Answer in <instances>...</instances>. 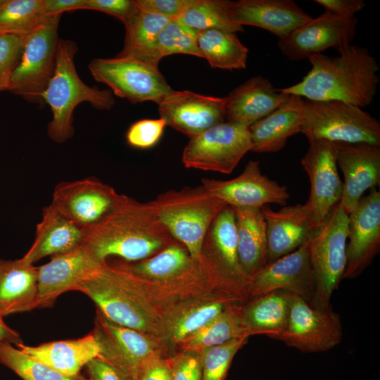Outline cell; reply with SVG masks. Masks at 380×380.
I'll use <instances>...</instances> for the list:
<instances>
[{"mask_svg":"<svg viewBox=\"0 0 380 380\" xmlns=\"http://www.w3.org/2000/svg\"><path fill=\"white\" fill-rule=\"evenodd\" d=\"M330 57L310 56L309 72L298 83L279 90L306 100L338 101L359 108L369 106L376 94L379 78L376 59L367 49L348 44L336 49Z\"/></svg>","mask_w":380,"mask_h":380,"instance_id":"cell-1","label":"cell"},{"mask_svg":"<svg viewBox=\"0 0 380 380\" xmlns=\"http://www.w3.org/2000/svg\"><path fill=\"white\" fill-rule=\"evenodd\" d=\"M175 241L149 201L141 203L123 194L101 221L87 230L82 246L99 262L115 256L133 262Z\"/></svg>","mask_w":380,"mask_h":380,"instance_id":"cell-2","label":"cell"},{"mask_svg":"<svg viewBox=\"0 0 380 380\" xmlns=\"http://www.w3.org/2000/svg\"><path fill=\"white\" fill-rule=\"evenodd\" d=\"M107 319L163 341L164 319L141 291L134 275L118 265L101 263L77 286Z\"/></svg>","mask_w":380,"mask_h":380,"instance_id":"cell-3","label":"cell"},{"mask_svg":"<svg viewBox=\"0 0 380 380\" xmlns=\"http://www.w3.org/2000/svg\"><path fill=\"white\" fill-rule=\"evenodd\" d=\"M77 51L75 42L58 39L55 71L42 94L52 112L48 136L59 144L74 134L73 111L78 104L89 102L99 110H110L115 103L110 91L89 87L80 79L74 63Z\"/></svg>","mask_w":380,"mask_h":380,"instance_id":"cell-4","label":"cell"},{"mask_svg":"<svg viewBox=\"0 0 380 380\" xmlns=\"http://www.w3.org/2000/svg\"><path fill=\"white\" fill-rule=\"evenodd\" d=\"M161 223L195 260L202 257L206 234L227 205L202 185L170 189L149 201Z\"/></svg>","mask_w":380,"mask_h":380,"instance_id":"cell-5","label":"cell"},{"mask_svg":"<svg viewBox=\"0 0 380 380\" xmlns=\"http://www.w3.org/2000/svg\"><path fill=\"white\" fill-rule=\"evenodd\" d=\"M347 236L348 214L338 202L308 241L315 279V293L310 304L312 307L331 306V296L343 279L346 266Z\"/></svg>","mask_w":380,"mask_h":380,"instance_id":"cell-6","label":"cell"},{"mask_svg":"<svg viewBox=\"0 0 380 380\" xmlns=\"http://www.w3.org/2000/svg\"><path fill=\"white\" fill-rule=\"evenodd\" d=\"M300 133L308 141L380 145L379 121L361 108L338 101L305 99Z\"/></svg>","mask_w":380,"mask_h":380,"instance_id":"cell-7","label":"cell"},{"mask_svg":"<svg viewBox=\"0 0 380 380\" xmlns=\"http://www.w3.org/2000/svg\"><path fill=\"white\" fill-rule=\"evenodd\" d=\"M61 14L47 15L23 39L20 61L8 91L34 103H42V94L53 75Z\"/></svg>","mask_w":380,"mask_h":380,"instance_id":"cell-8","label":"cell"},{"mask_svg":"<svg viewBox=\"0 0 380 380\" xmlns=\"http://www.w3.org/2000/svg\"><path fill=\"white\" fill-rule=\"evenodd\" d=\"M251 147L248 127L224 121L191 138L182 162L186 168L228 175Z\"/></svg>","mask_w":380,"mask_h":380,"instance_id":"cell-9","label":"cell"},{"mask_svg":"<svg viewBox=\"0 0 380 380\" xmlns=\"http://www.w3.org/2000/svg\"><path fill=\"white\" fill-rule=\"evenodd\" d=\"M88 68L96 81L134 103L151 101L158 104L174 90L158 67L133 58H94Z\"/></svg>","mask_w":380,"mask_h":380,"instance_id":"cell-10","label":"cell"},{"mask_svg":"<svg viewBox=\"0 0 380 380\" xmlns=\"http://www.w3.org/2000/svg\"><path fill=\"white\" fill-rule=\"evenodd\" d=\"M343 338L340 316L332 307L317 308L292 295L285 329L277 338L302 353H322L338 346Z\"/></svg>","mask_w":380,"mask_h":380,"instance_id":"cell-11","label":"cell"},{"mask_svg":"<svg viewBox=\"0 0 380 380\" xmlns=\"http://www.w3.org/2000/svg\"><path fill=\"white\" fill-rule=\"evenodd\" d=\"M123 194L94 177L58 183L50 204L80 227L87 230L101 221Z\"/></svg>","mask_w":380,"mask_h":380,"instance_id":"cell-12","label":"cell"},{"mask_svg":"<svg viewBox=\"0 0 380 380\" xmlns=\"http://www.w3.org/2000/svg\"><path fill=\"white\" fill-rule=\"evenodd\" d=\"M92 333L101 346V356L118 367L130 380L148 360L162 355L161 340L115 324L97 310Z\"/></svg>","mask_w":380,"mask_h":380,"instance_id":"cell-13","label":"cell"},{"mask_svg":"<svg viewBox=\"0 0 380 380\" xmlns=\"http://www.w3.org/2000/svg\"><path fill=\"white\" fill-rule=\"evenodd\" d=\"M308 141V149L300 160L310 183L305 205L315 222L320 224L340 201L343 182L338 172L336 143L325 139Z\"/></svg>","mask_w":380,"mask_h":380,"instance_id":"cell-14","label":"cell"},{"mask_svg":"<svg viewBox=\"0 0 380 380\" xmlns=\"http://www.w3.org/2000/svg\"><path fill=\"white\" fill-rule=\"evenodd\" d=\"M357 19L324 11L279 39L277 46L291 61L308 59L312 54L350 44L356 35Z\"/></svg>","mask_w":380,"mask_h":380,"instance_id":"cell-15","label":"cell"},{"mask_svg":"<svg viewBox=\"0 0 380 380\" xmlns=\"http://www.w3.org/2000/svg\"><path fill=\"white\" fill-rule=\"evenodd\" d=\"M201 182L210 194L232 208H260L270 203L283 206L290 196L286 186L262 173L258 160H250L234 179L204 178Z\"/></svg>","mask_w":380,"mask_h":380,"instance_id":"cell-16","label":"cell"},{"mask_svg":"<svg viewBox=\"0 0 380 380\" xmlns=\"http://www.w3.org/2000/svg\"><path fill=\"white\" fill-rule=\"evenodd\" d=\"M346 266L343 279H353L369 266L380 249V192L371 189L348 215Z\"/></svg>","mask_w":380,"mask_h":380,"instance_id":"cell-17","label":"cell"},{"mask_svg":"<svg viewBox=\"0 0 380 380\" xmlns=\"http://www.w3.org/2000/svg\"><path fill=\"white\" fill-rule=\"evenodd\" d=\"M308 241L294 251L267 263L251 279L250 298L283 291L311 304L315 279L310 263Z\"/></svg>","mask_w":380,"mask_h":380,"instance_id":"cell-18","label":"cell"},{"mask_svg":"<svg viewBox=\"0 0 380 380\" xmlns=\"http://www.w3.org/2000/svg\"><path fill=\"white\" fill-rule=\"evenodd\" d=\"M158 105L160 118L189 139L225 121V98L173 90Z\"/></svg>","mask_w":380,"mask_h":380,"instance_id":"cell-19","label":"cell"},{"mask_svg":"<svg viewBox=\"0 0 380 380\" xmlns=\"http://www.w3.org/2000/svg\"><path fill=\"white\" fill-rule=\"evenodd\" d=\"M336 163L344 177L339 201L346 214L357 205L367 189L380 183V145L336 143Z\"/></svg>","mask_w":380,"mask_h":380,"instance_id":"cell-20","label":"cell"},{"mask_svg":"<svg viewBox=\"0 0 380 380\" xmlns=\"http://www.w3.org/2000/svg\"><path fill=\"white\" fill-rule=\"evenodd\" d=\"M101 263L82 245L51 256L49 262L37 267V308L50 307L61 294L75 291L78 284Z\"/></svg>","mask_w":380,"mask_h":380,"instance_id":"cell-21","label":"cell"},{"mask_svg":"<svg viewBox=\"0 0 380 380\" xmlns=\"http://www.w3.org/2000/svg\"><path fill=\"white\" fill-rule=\"evenodd\" d=\"M229 11L234 23L262 28L279 39L312 18L292 0L231 1Z\"/></svg>","mask_w":380,"mask_h":380,"instance_id":"cell-22","label":"cell"},{"mask_svg":"<svg viewBox=\"0 0 380 380\" xmlns=\"http://www.w3.org/2000/svg\"><path fill=\"white\" fill-rule=\"evenodd\" d=\"M266 222L267 263L286 255L303 245L317 224L305 204L284 206L274 210L269 205L262 207Z\"/></svg>","mask_w":380,"mask_h":380,"instance_id":"cell-23","label":"cell"},{"mask_svg":"<svg viewBox=\"0 0 380 380\" xmlns=\"http://www.w3.org/2000/svg\"><path fill=\"white\" fill-rule=\"evenodd\" d=\"M289 97L267 78L251 77L224 97L225 120L248 127L279 108Z\"/></svg>","mask_w":380,"mask_h":380,"instance_id":"cell-24","label":"cell"},{"mask_svg":"<svg viewBox=\"0 0 380 380\" xmlns=\"http://www.w3.org/2000/svg\"><path fill=\"white\" fill-rule=\"evenodd\" d=\"M208 251H202L228 281L249 293L251 277L242 268L238 255L234 208L225 206L213 222L204 240Z\"/></svg>","mask_w":380,"mask_h":380,"instance_id":"cell-25","label":"cell"},{"mask_svg":"<svg viewBox=\"0 0 380 380\" xmlns=\"http://www.w3.org/2000/svg\"><path fill=\"white\" fill-rule=\"evenodd\" d=\"M305 118V99L290 95L279 108L248 127L251 151L274 153L282 149L291 137L300 133Z\"/></svg>","mask_w":380,"mask_h":380,"instance_id":"cell-26","label":"cell"},{"mask_svg":"<svg viewBox=\"0 0 380 380\" xmlns=\"http://www.w3.org/2000/svg\"><path fill=\"white\" fill-rule=\"evenodd\" d=\"M86 232L50 205L46 206L37 225L34 242L21 258L34 265L48 255L72 251L82 245Z\"/></svg>","mask_w":380,"mask_h":380,"instance_id":"cell-27","label":"cell"},{"mask_svg":"<svg viewBox=\"0 0 380 380\" xmlns=\"http://www.w3.org/2000/svg\"><path fill=\"white\" fill-rule=\"evenodd\" d=\"M24 353L69 376H77L82 367L101 354V346L91 332L76 339L60 340L38 346H16Z\"/></svg>","mask_w":380,"mask_h":380,"instance_id":"cell-28","label":"cell"},{"mask_svg":"<svg viewBox=\"0 0 380 380\" xmlns=\"http://www.w3.org/2000/svg\"><path fill=\"white\" fill-rule=\"evenodd\" d=\"M37 267L22 258L0 260V316L37 309Z\"/></svg>","mask_w":380,"mask_h":380,"instance_id":"cell-29","label":"cell"},{"mask_svg":"<svg viewBox=\"0 0 380 380\" xmlns=\"http://www.w3.org/2000/svg\"><path fill=\"white\" fill-rule=\"evenodd\" d=\"M240 264L251 277L267 264L266 222L260 208H233Z\"/></svg>","mask_w":380,"mask_h":380,"instance_id":"cell-30","label":"cell"},{"mask_svg":"<svg viewBox=\"0 0 380 380\" xmlns=\"http://www.w3.org/2000/svg\"><path fill=\"white\" fill-rule=\"evenodd\" d=\"M292 295L272 291L251 298L242 306L241 320L250 335L264 334L277 340L286 326Z\"/></svg>","mask_w":380,"mask_h":380,"instance_id":"cell-31","label":"cell"},{"mask_svg":"<svg viewBox=\"0 0 380 380\" xmlns=\"http://www.w3.org/2000/svg\"><path fill=\"white\" fill-rule=\"evenodd\" d=\"M234 302L237 301L222 297H210L177 306L165 319L163 341L181 344L222 313L228 305Z\"/></svg>","mask_w":380,"mask_h":380,"instance_id":"cell-32","label":"cell"},{"mask_svg":"<svg viewBox=\"0 0 380 380\" xmlns=\"http://www.w3.org/2000/svg\"><path fill=\"white\" fill-rule=\"evenodd\" d=\"M197 44L202 58L212 68L241 70L246 68L248 49L235 32L208 30L198 32Z\"/></svg>","mask_w":380,"mask_h":380,"instance_id":"cell-33","label":"cell"},{"mask_svg":"<svg viewBox=\"0 0 380 380\" xmlns=\"http://www.w3.org/2000/svg\"><path fill=\"white\" fill-rule=\"evenodd\" d=\"M241 303H232L218 316L199 329L181 345L183 350L200 352L202 349L223 344L232 339L250 334L243 324Z\"/></svg>","mask_w":380,"mask_h":380,"instance_id":"cell-34","label":"cell"},{"mask_svg":"<svg viewBox=\"0 0 380 380\" xmlns=\"http://www.w3.org/2000/svg\"><path fill=\"white\" fill-rule=\"evenodd\" d=\"M198 34L177 20H170L157 34L143 62L158 67L163 57L172 54L202 58L197 44Z\"/></svg>","mask_w":380,"mask_h":380,"instance_id":"cell-35","label":"cell"},{"mask_svg":"<svg viewBox=\"0 0 380 380\" xmlns=\"http://www.w3.org/2000/svg\"><path fill=\"white\" fill-rule=\"evenodd\" d=\"M170 20L139 7L137 12L124 24V45L117 56L142 62L157 34Z\"/></svg>","mask_w":380,"mask_h":380,"instance_id":"cell-36","label":"cell"},{"mask_svg":"<svg viewBox=\"0 0 380 380\" xmlns=\"http://www.w3.org/2000/svg\"><path fill=\"white\" fill-rule=\"evenodd\" d=\"M230 3L228 0H194L177 20L198 32L212 29L243 32V26L231 20Z\"/></svg>","mask_w":380,"mask_h":380,"instance_id":"cell-37","label":"cell"},{"mask_svg":"<svg viewBox=\"0 0 380 380\" xmlns=\"http://www.w3.org/2000/svg\"><path fill=\"white\" fill-rule=\"evenodd\" d=\"M46 17L43 0H2L0 3V34L26 37Z\"/></svg>","mask_w":380,"mask_h":380,"instance_id":"cell-38","label":"cell"},{"mask_svg":"<svg viewBox=\"0 0 380 380\" xmlns=\"http://www.w3.org/2000/svg\"><path fill=\"white\" fill-rule=\"evenodd\" d=\"M0 364L11 369L23 380H90L80 374L74 376L64 375L6 343L0 342Z\"/></svg>","mask_w":380,"mask_h":380,"instance_id":"cell-39","label":"cell"},{"mask_svg":"<svg viewBox=\"0 0 380 380\" xmlns=\"http://www.w3.org/2000/svg\"><path fill=\"white\" fill-rule=\"evenodd\" d=\"M248 337L241 336L202 349L200 351L202 380H225L234 357L246 343Z\"/></svg>","mask_w":380,"mask_h":380,"instance_id":"cell-40","label":"cell"},{"mask_svg":"<svg viewBox=\"0 0 380 380\" xmlns=\"http://www.w3.org/2000/svg\"><path fill=\"white\" fill-rule=\"evenodd\" d=\"M23 37L0 34V91L8 90L12 74L21 56Z\"/></svg>","mask_w":380,"mask_h":380,"instance_id":"cell-41","label":"cell"},{"mask_svg":"<svg viewBox=\"0 0 380 380\" xmlns=\"http://www.w3.org/2000/svg\"><path fill=\"white\" fill-rule=\"evenodd\" d=\"M165 126V122L161 118L138 120L129 127L126 134L127 141L134 148H151L160 140Z\"/></svg>","mask_w":380,"mask_h":380,"instance_id":"cell-42","label":"cell"},{"mask_svg":"<svg viewBox=\"0 0 380 380\" xmlns=\"http://www.w3.org/2000/svg\"><path fill=\"white\" fill-rule=\"evenodd\" d=\"M172 380H202L201 353L186 350L170 358Z\"/></svg>","mask_w":380,"mask_h":380,"instance_id":"cell-43","label":"cell"},{"mask_svg":"<svg viewBox=\"0 0 380 380\" xmlns=\"http://www.w3.org/2000/svg\"><path fill=\"white\" fill-rule=\"evenodd\" d=\"M139 7L132 0H84L81 9L94 10L113 15L123 24L137 12Z\"/></svg>","mask_w":380,"mask_h":380,"instance_id":"cell-44","label":"cell"},{"mask_svg":"<svg viewBox=\"0 0 380 380\" xmlns=\"http://www.w3.org/2000/svg\"><path fill=\"white\" fill-rule=\"evenodd\" d=\"M137 5L146 11L171 20L178 19L194 0H136Z\"/></svg>","mask_w":380,"mask_h":380,"instance_id":"cell-45","label":"cell"},{"mask_svg":"<svg viewBox=\"0 0 380 380\" xmlns=\"http://www.w3.org/2000/svg\"><path fill=\"white\" fill-rule=\"evenodd\" d=\"M85 367L90 380H130L118 367L101 355L90 360Z\"/></svg>","mask_w":380,"mask_h":380,"instance_id":"cell-46","label":"cell"},{"mask_svg":"<svg viewBox=\"0 0 380 380\" xmlns=\"http://www.w3.org/2000/svg\"><path fill=\"white\" fill-rule=\"evenodd\" d=\"M133 380H172L170 358L158 355L150 359L141 366Z\"/></svg>","mask_w":380,"mask_h":380,"instance_id":"cell-47","label":"cell"},{"mask_svg":"<svg viewBox=\"0 0 380 380\" xmlns=\"http://www.w3.org/2000/svg\"><path fill=\"white\" fill-rule=\"evenodd\" d=\"M315 2L322 6L325 11L346 18L355 17L365 6L362 0H316Z\"/></svg>","mask_w":380,"mask_h":380,"instance_id":"cell-48","label":"cell"},{"mask_svg":"<svg viewBox=\"0 0 380 380\" xmlns=\"http://www.w3.org/2000/svg\"><path fill=\"white\" fill-rule=\"evenodd\" d=\"M84 0H43L45 16L81 9Z\"/></svg>","mask_w":380,"mask_h":380,"instance_id":"cell-49","label":"cell"},{"mask_svg":"<svg viewBox=\"0 0 380 380\" xmlns=\"http://www.w3.org/2000/svg\"><path fill=\"white\" fill-rule=\"evenodd\" d=\"M0 342L18 346L23 343L18 332L9 327L0 316Z\"/></svg>","mask_w":380,"mask_h":380,"instance_id":"cell-50","label":"cell"},{"mask_svg":"<svg viewBox=\"0 0 380 380\" xmlns=\"http://www.w3.org/2000/svg\"><path fill=\"white\" fill-rule=\"evenodd\" d=\"M2 0H0V3L1 2Z\"/></svg>","mask_w":380,"mask_h":380,"instance_id":"cell-51","label":"cell"}]
</instances>
